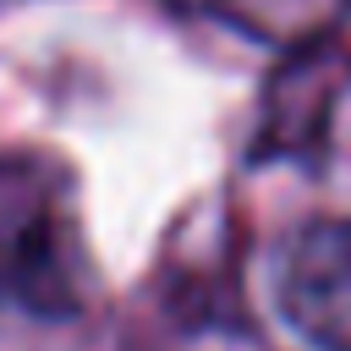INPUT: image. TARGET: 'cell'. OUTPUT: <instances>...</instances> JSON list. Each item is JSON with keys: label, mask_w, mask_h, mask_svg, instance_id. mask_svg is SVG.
Here are the masks:
<instances>
[{"label": "cell", "mask_w": 351, "mask_h": 351, "mask_svg": "<svg viewBox=\"0 0 351 351\" xmlns=\"http://www.w3.org/2000/svg\"><path fill=\"white\" fill-rule=\"evenodd\" d=\"M329 110H335V66H329V49L324 44L296 49L291 66L269 88V110H263V126H258V159L302 154L307 143H318L329 132Z\"/></svg>", "instance_id": "3"}, {"label": "cell", "mask_w": 351, "mask_h": 351, "mask_svg": "<svg viewBox=\"0 0 351 351\" xmlns=\"http://www.w3.org/2000/svg\"><path fill=\"white\" fill-rule=\"evenodd\" d=\"M170 5L186 16H203L214 27H230L252 44L296 55V49L329 44V33L340 27L351 0H170Z\"/></svg>", "instance_id": "4"}, {"label": "cell", "mask_w": 351, "mask_h": 351, "mask_svg": "<svg viewBox=\"0 0 351 351\" xmlns=\"http://www.w3.org/2000/svg\"><path fill=\"white\" fill-rule=\"evenodd\" d=\"M274 302L307 346L351 351V219H313L285 241Z\"/></svg>", "instance_id": "2"}, {"label": "cell", "mask_w": 351, "mask_h": 351, "mask_svg": "<svg viewBox=\"0 0 351 351\" xmlns=\"http://www.w3.org/2000/svg\"><path fill=\"white\" fill-rule=\"evenodd\" d=\"M0 302L33 318H71L88 302L77 186L44 154H0Z\"/></svg>", "instance_id": "1"}]
</instances>
